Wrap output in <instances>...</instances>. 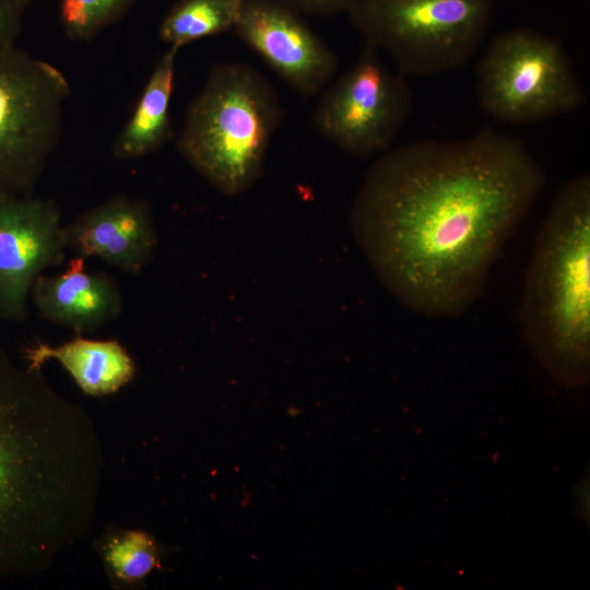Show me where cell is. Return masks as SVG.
Segmentation results:
<instances>
[{"mask_svg": "<svg viewBox=\"0 0 590 590\" xmlns=\"http://www.w3.org/2000/svg\"><path fill=\"white\" fill-rule=\"evenodd\" d=\"M32 368H42L49 359L58 361L80 389L93 397L111 394L131 381L135 366L131 355L117 340H92L78 334L57 346L37 343L26 349Z\"/></svg>", "mask_w": 590, "mask_h": 590, "instance_id": "13", "label": "cell"}, {"mask_svg": "<svg viewBox=\"0 0 590 590\" xmlns=\"http://www.w3.org/2000/svg\"><path fill=\"white\" fill-rule=\"evenodd\" d=\"M284 117L273 85L252 66H212L177 139L180 155L217 191L238 196L260 178Z\"/></svg>", "mask_w": 590, "mask_h": 590, "instance_id": "4", "label": "cell"}, {"mask_svg": "<svg viewBox=\"0 0 590 590\" xmlns=\"http://www.w3.org/2000/svg\"><path fill=\"white\" fill-rule=\"evenodd\" d=\"M32 0H15L17 5L23 10L24 7H26Z\"/></svg>", "mask_w": 590, "mask_h": 590, "instance_id": "20", "label": "cell"}, {"mask_svg": "<svg viewBox=\"0 0 590 590\" xmlns=\"http://www.w3.org/2000/svg\"><path fill=\"white\" fill-rule=\"evenodd\" d=\"M67 250L55 201L32 194L0 198V320L28 318L34 282L60 264Z\"/></svg>", "mask_w": 590, "mask_h": 590, "instance_id": "9", "label": "cell"}, {"mask_svg": "<svg viewBox=\"0 0 590 590\" xmlns=\"http://www.w3.org/2000/svg\"><path fill=\"white\" fill-rule=\"evenodd\" d=\"M476 90L483 110L508 123L541 121L587 101L562 44L528 27L493 38L476 67Z\"/></svg>", "mask_w": 590, "mask_h": 590, "instance_id": "6", "label": "cell"}, {"mask_svg": "<svg viewBox=\"0 0 590 590\" xmlns=\"http://www.w3.org/2000/svg\"><path fill=\"white\" fill-rule=\"evenodd\" d=\"M135 0H60L59 17L71 40H90L122 19Z\"/></svg>", "mask_w": 590, "mask_h": 590, "instance_id": "17", "label": "cell"}, {"mask_svg": "<svg viewBox=\"0 0 590 590\" xmlns=\"http://www.w3.org/2000/svg\"><path fill=\"white\" fill-rule=\"evenodd\" d=\"M243 0H178L163 17L158 35L178 50L196 40L233 31Z\"/></svg>", "mask_w": 590, "mask_h": 590, "instance_id": "15", "label": "cell"}, {"mask_svg": "<svg viewBox=\"0 0 590 590\" xmlns=\"http://www.w3.org/2000/svg\"><path fill=\"white\" fill-rule=\"evenodd\" d=\"M69 94L57 67L17 47L0 52V198L33 194L59 144Z\"/></svg>", "mask_w": 590, "mask_h": 590, "instance_id": "7", "label": "cell"}, {"mask_svg": "<svg viewBox=\"0 0 590 590\" xmlns=\"http://www.w3.org/2000/svg\"><path fill=\"white\" fill-rule=\"evenodd\" d=\"M177 51L169 47L157 61L132 115L114 142L115 157L145 156L165 146L173 137L169 104L175 86Z\"/></svg>", "mask_w": 590, "mask_h": 590, "instance_id": "14", "label": "cell"}, {"mask_svg": "<svg viewBox=\"0 0 590 590\" xmlns=\"http://www.w3.org/2000/svg\"><path fill=\"white\" fill-rule=\"evenodd\" d=\"M233 31L305 98L321 92L338 71L334 51L280 0H243Z\"/></svg>", "mask_w": 590, "mask_h": 590, "instance_id": "10", "label": "cell"}, {"mask_svg": "<svg viewBox=\"0 0 590 590\" xmlns=\"http://www.w3.org/2000/svg\"><path fill=\"white\" fill-rule=\"evenodd\" d=\"M544 185L523 142L494 129L460 141H417L370 166L351 229L402 305L458 318L484 294L493 263Z\"/></svg>", "mask_w": 590, "mask_h": 590, "instance_id": "1", "label": "cell"}, {"mask_svg": "<svg viewBox=\"0 0 590 590\" xmlns=\"http://www.w3.org/2000/svg\"><path fill=\"white\" fill-rule=\"evenodd\" d=\"M21 12L15 0H0V52L15 47L21 31Z\"/></svg>", "mask_w": 590, "mask_h": 590, "instance_id": "18", "label": "cell"}, {"mask_svg": "<svg viewBox=\"0 0 590 590\" xmlns=\"http://www.w3.org/2000/svg\"><path fill=\"white\" fill-rule=\"evenodd\" d=\"M531 352L557 382L590 375V178L568 180L536 234L519 308Z\"/></svg>", "mask_w": 590, "mask_h": 590, "instance_id": "3", "label": "cell"}, {"mask_svg": "<svg viewBox=\"0 0 590 590\" xmlns=\"http://www.w3.org/2000/svg\"><path fill=\"white\" fill-rule=\"evenodd\" d=\"M411 107L404 74L393 72L379 49L365 42L353 67L321 94L314 123L343 152L368 158L389 151Z\"/></svg>", "mask_w": 590, "mask_h": 590, "instance_id": "8", "label": "cell"}, {"mask_svg": "<svg viewBox=\"0 0 590 590\" xmlns=\"http://www.w3.org/2000/svg\"><path fill=\"white\" fill-rule=\"evenodd\" d=\"M103 469L84 408L0 346V580L47 571L90 534Z\"/></svg>", "mask_w": 590, "mask_h": 590, "instance_id": "2", "label": "cell"}, {"mask_svg": "<svg viewBox=\"0 0 590 590\" xmlns=\"http://www.w3.org/2000/svg\"><path fill=\"white\" fill-rule=\"evenodd\" d=\"M82 257L55 275L40 274L31 299L38 315L78 334L92 332L116 319L122 310L118 283L105 272H88Z\"/></svg>", "mask_w": 590, "mask_h": 590, "instance_id": "12", "label": "cell"}, {"mask_svg": "<svg viewBox=\"0 0 590 590\" xmlns=\"http://www.w3.org/2000/svg\"><path fill=\"white\" fill-rule=\"evenodd\" d=\"M365 42L402 74L429 76L468 64L487 36L492 0H356L347 12Z\"/></svg>", "mask_w": 590, "mask_h": 590, "instance_id": "5", "label": "cell"}, {"mask_svg": "<svg viewBox=\"0 0 590 590\" xmlns=\"http://www.w3.org/2000/svg\"><path fill=\"white\" fill-rule=\"evenodd\" d=\"M68 250L84 259L96 257L130 275L151 262L157 229L143 199L115 196L84 211L63 226Z\"/></svg>", "mask_w": 590, "mask_h": 590, "instance_id": "11", "label": "cell"}, {"mask_svg": "<svg viewBox=\"0 0 590 590\" xmlns=\"http://www.w3.org/2000/svg\"><path fill=\"white\" fill-rule=\"evenodd\" d=\"M102 555L110 577L120 585H134L160 566L155 541L140 530H116L102 545Z\"/></svg>", "mask_w": 590, "mask_h": 590, "instance_id": "16", "label": "cell"}, {"mask_svg": "<svg viewBox=\"0 0 590 590\" xmlns=\"http://www.w3.org/2000/svg\"><path fill=\"white\" fill-rule=\"evenodd\" d=\"M298 13L330 16L349 12L356 0H280Z\"/></svg>", "mask_w": 590, "mask_h": 590, "instance_id": "19", "label": "cell"}]
</instances>
